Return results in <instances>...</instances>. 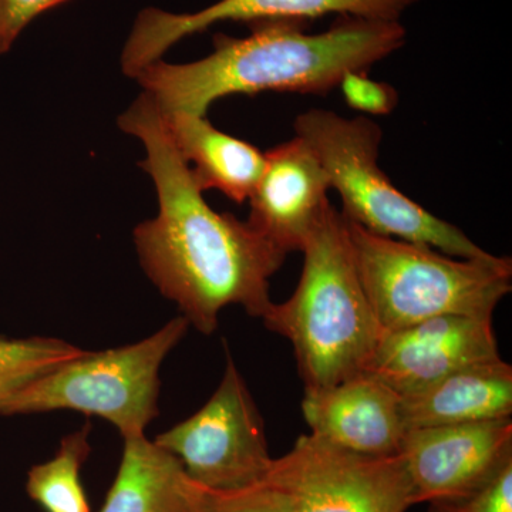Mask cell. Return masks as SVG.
Here are the masks:
<instances>
[{"label": "cell", "mask_w": 512, "mask_h": 512, "mask_svg": "<svg viewBox=\"0 0 512 512\" xmlns=\"http://www.w3.org/2000/svg\"><path fill=\"white\" fill-rule=\"evenodd\" d=\"M119 126L146 147L140 167L156 184L158 214L134 231L141 265L165 298L177 303L204 335L218 326L222 309L239 305L262 319L271 308V278L286 254L247 221L212 210L174 146L160 109L141 94Z\"/></svg>", "instance_id": "1"}, {"label": "cell", "mask_w": 512, "mask_h": 512, "mask_svg": "<svg viewBox=\"0 0 512 512\" xmlns=\"http://www.w3.org/2000/svg\"><path fill=\"white\" fill-rule=\"evenodd\" d=\"M247 37L214 36V52L198 62L157 60L134 74L165 113L207 117L212 104L232 94H326L346 73L392 55L406 42L400 22L340 18L326 32H306L299 20L249 23Z\"/></svg>", "instance_id": "2"}, {"label": "cell", "mask_w": 512, "mask_h": 512, "mask_svg": "<svg viewBox=\"0 0 512 512\" xmlns=\"http://www.w3.org/2000/svg\"><path fill=\"white\" fill-rule=\"evenodd\" d=\"M301 252L295 292L272 303L262 320L292 343L305 390L328 389L365 372L383 329L357 271L342 212L330 204Z\"/></svg>", "instance_id": "3"}, {"label": "cell", "mask_w": 512, "mask_h": 512, "mask_svg": "<svg viewBox=\"0 0 512 512\" xmlns=\"http://www.w3.org/2000/svg\"><path fill=\"white\" fill-rule=\"evenodd\" d=\"M345 220L357 271L383 332L439 316L493 318L512 291L510 258L453 259L429 245L383 237Z\"/></svg>", "instance_id": "4"}, {"label": "cell", "mask_w": 512, "mask_h": 512, "mask_svg": "<svg viewBox=\"0 0 512 512\" xmlns=\"http://www.w3.org/2000/svg\"><path fill=\"white\" fill-rule=\"evenodd\" d=\"M296 137L315 151L339 192L342 215L360 227L416 242L463 259H487L493 254L478 247L457 228L397 190L377 164L382 128L359 116L345 119L329 110H309L295 120Z\"/></svg>", "instance_id": "5"}, {"label": "cell", "mask_w": 512, "mask_h": 512, "mask_svg": "<svg viewBox=\"0 0 512 512\" xmlns=\"http://www.w3.org/2000/svg\"><path fill=\"white\" fill-rule=\"evenodd\" d=\"M188 326L180 316L141 342L84 352L10 397L0 414L73 410L109 421L123 439L143 436L158 414L160 367Z\"/></svg>", "instance_id": "6"}, {"label": "cell", "mask_w": 512, "mask_h": 512, "mask_svg": "<svg viewBox=\"0 0 512 512\" xmlns=\"http://www.w3.org/2000/svg\"><path fill=\"white\" fill-rule=\"evenodd\" d=\"M154 443L177 457L195 484L214 493L264 483L275 460L264 419L231 356L211 399Z\"/></svg>", "instance_id": "7"}, {"label": "cell", "mask_w": 512, "mask_h": 512, "mask_svg": "<svg viewBox=\"0 0 512 512\" xmlns=\"http://www.w3.org/2000/svg\"><path fill=\"white\" fill-rule=\"evenodd\" d=\"M264 483L285 495L289 512H406L416 504L399 454L353 453L312 433L275 458Z\"/></svg>", "instance_id": "8"}, {"label": "cell", "mask_w": 512, "mask_h": 512, "mask_svg": "<svg viewBox=\"0 0 512 512\" xmlns=\"http://www.w3.org/2000/svg\"><path fill=\"white\" fill-rule=\"evenodd\" d=\"M419 0H220L195 13L141 10L123 55L121 67L128 77L163 59L170 47L185 37L204 32L221 22L255 23L262 20H309L322 16L399 22L400 16Z\"/></svg>", "instance_id": "9"}, {"label": "cell", "mask_w": 512, "mask_h": 512, "mask_svg": "<svg viewBox=\"0 0 512 512\" xmlns=\"http://www.w3.org/2000/svg\"><path fill=\"white\" fill-rule=\"evenodd\" d=\"M498 357L493 318L439 316L383 332L365 372L410 396L463 367Z\"/></svg>", "instance_id": "10"}, {"label": "cell", "mask_w": 512, "mask_h": 512, "mask_svg": "<svg viewBox=\"0 0 512 512\" xmlns=\"http://www.w3.org/2000/svg\"><path fill=\"white\" fill-rule=\"evenodd\" d=\"M399 456L416 504L460 497L483 484L512 457V420L409 430Z\"/></svg>", "instance_id": "11"}, {"label": "cell", "mask_w": 512, "mask_h": 512, "mask_svg": "<svg viewBox=\"0 0 512 512\" xmlns=\"http://www.w3.org/2000/svg\"><path fill=\"white\" fill-rule=\"evenodd\" d=\"M329 190V175L315 151L295 137L265 153L247 224L285 254L302 251L330 205Z\"/></svg>", "instance_id": "12"}, {"label": "cell", "mask_w": 512, "mask_h": 512, "mask_svg": "<svg viewBox=\"0 0 512 512\" xmlns=\"http://www.w3.org/2000/svg\"><path fill=\"white\" fill-rule=\"evenodd\" d=\"M302 414L315 436L367 456H397L407 433L402 396L366 372L305 390Z\"/></svg>", "instance_id": "13"}, {"label": "cell", "mask_w": 512, "mask_h": 512, "mask_svg": "<svg viewBox=\"0 0 512 512\" xmlns=\"http://www.w3.org/2000/svg\"><path fill=\"white\" fill-rule=\"evenodd\" d=\"M407 431L508 419L512 367L501 357L463 367L419 393L402 396Z\"/></svg>", "instance_id": "14"}, {"label": "cell", "mask_w": 512, "mask_h": 512, "mask_svg": "<svg viewBox=\"0 0 512 512\" xmlns=\"http://www.w3.org/2000/svg\"><path fill=\"white\" fill-rule=\"evenodd\" d=\"M161 114L174 146L202 191H221L238 204L249 200L264 171L262 151L222 133L207 117L165 111Z\"/></svg>", "instance_id": "15"}, {"label": "cell", "mask_w": 512, "mask_h": 512, "mask_svg": "<svg viewBox=\"0 0 512 512\" xmlns=\"http://www.w3.org/2000/svg\"><path fill=\"white\" fill-rule=\"evenodd\" d=\"M204 491L177 457L143 434L124 439L119 473L99 512H195Z\"/></svg>", "instance_id": "16"}, {"label": "cell", "mask_w": 512, "mask_h": 512, "mask_svg": "<svg viewBox=\"0 0 512 512\" xmlns=\"http://www.w3.org/2000/svg\"><path fill=\"white\" fill-rule=\"evenodd\" d=\"M90 426L67 434L56 456L29 471V497L47 512H92L80 478L90 453Z\"/></svg>", "instance_id": "17"}, {"label": "cell", "mask_w": 512, "mask_h": 512, "mask_svg": "<svg viewBox=\"0 0 512 512\" xmlns=\"http://www.w3.org/2000/svg\"><path fill=\"white\" fill-rule=\"evenodd\" d=\"M84 352L60 339L0 336V406L30 383Z\"/></svg>", "instance_id": "18"}, {"label": "cell", "mask_w": 512, "mask_h": 512, "mask_svg": "<svg viewBox=\"0 0 512 512\" xmlns=\"http://www.w3.org/2000/svg\"><path fill=\"white\" fill-rule=\"evenodd\" d=\"M429 504V512H512V457L474 490Z\"/></svg>", "instance_id": "19"}, {"label": "cell", "mask_w": 512, "mask_h": 512, "mask_svg": "<svg viewBox=\"0 0 512 512\" xmlns=\"http://www.w3.org/2000/svg\"><path fill=\"white\" fill-rule=\"evenodd\" d=\"M338 87L350 109L369 116H389L399 104L396 89L372 79L367 70L346 73Z\"/></svg>", "instance_id": "20"}, {"label": "cell", "mask_w": 512, "mask_h": 512, "mask_svg": "<svg viewBox=\"0 0 512 512\" xmlns=\"http://www.w3.org/2000/svg\"><path fill=\"white\" fill-rule=\"evenodd\" d=\"M195 512H289L285 495L262 483L234 493L204 491Z\"/></svg>", "instance_id": "21"}, {"label": "cell", "mask_w": 512, "mask_h": 512, "mask_svg": "<svg viewBox=\"0 0 512 512\" xmlns=\"http://www.w3.org/2000/svg\"><path fill=\"white\" fill-rule=\"evenodd\" d=\"M69 0H0V55L9 52L37 16Z\"/></svg>", "instance_id": "22"}]
</instances>
